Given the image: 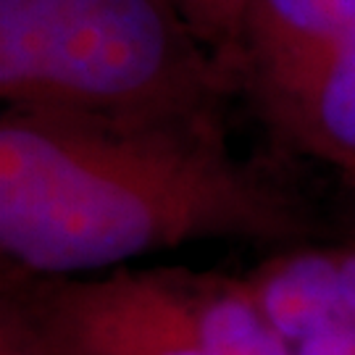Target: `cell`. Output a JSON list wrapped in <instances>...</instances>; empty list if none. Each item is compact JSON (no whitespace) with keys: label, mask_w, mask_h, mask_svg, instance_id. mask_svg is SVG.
<instances>
[{"label":"cell","mask_w":355,"mask_h":355,"mask_svg":"<svg viewBox=\"0 0 355 355\" xmlns=\"http://www.w3.org/2000/svg\"><path fill=\"white\" fill-rule=\"evenodd\" d=\"M287 224L232 155L216 116L103 121L6 108L0 245L45 274H76L203 232Z\"/></svg>","instance_id":"cell-1"},{"label":"cell","mask_w":355,"mask_h":355,"mask_svg":"<svg viewBox=\"0 0 355 355\" xmlns=\"http://www.w3.org/2000/svg\"><path fill=\"white\" fill-rule=\"evenodd\" d=\"M234 82L168 0H0L8 108L177 121L214 116Z\"/></svg>","instance_id":"cell-2"},{"label":"cell","mask_w":355,"mask_h":355,"mask_svg":"<svg viewBox=\"0 0 355 355\" xmlns=\"http://www.w3.org/2000/svg\"><path fill=\"white\" fill-rule=\"evenodd\" d=\"M355 0H250L234 66L263 108L284 98L353 29Z\"/></svg>","instance_id":"cell-3"},{"label":"cell","mask_w":355,"mask_h":355,"mask_svg":"<svg viewBox=\"0 0 355 355\" xmlns=\"http://www.w3.org/2000/svg\"><path fill=\"white\" fill-rule=\"evenodd\" d=\"M266 114L303 150L355 177V24Z\"/></svg>","instance_id":"cell-4"},{"label":"cell","mask_w":355,"mask_h":355,"mask_svg":"<svg viewBox=\"0 0 355 355\" xmlns=\"http://www.w3.org/2000/svg\"><path fill=\"white\" fill-rule=\"evenodd\" d=\"M258 308L284 340L303 343L337 321V258L300 255L271 271Z\"/></svg>","instance_id":"cell-5"},{"label":"cell","mask_w":355,"mask_h":355,"mask_svg":"<svg viewBox=\"0 0 355 355\" xmlns=\"http://www.w3.org/2000/svg\"><path fill=\"white\" fill-rule=\"evenodd\" d=\"M198 345L205 355H290L261 308L240 295H218L198 311Z\"/></svg>","instance_id":"cell-6"},{"label":"cell","mask_w":355,"mask_h":355,"mask_svg":"<svg viewBox=\"0 0 355 355\" xmlns=\"http://www.w3.org/2000/svg\"><path fill=\"white\" fill-rule=\"evenodd\" d=\"M168 3L237 71L234 53H237L242 19L250 0H168Z\"/></svg>","instance_id":"cell-7"},{"label":"cell","mask_w":355,"mask_h":355,"mask_svg":"<svg viewBox=\"0 0 355 355\" xmlns=\"http://www.w3.org/2000/svg\"><path fill=\"white\" fill-rule=\"evenodd\" d=\"M297 355H355V324L331 321L300 343Z\"/></svg>","instance_id":"cell-8"},{"label":"cell","mask_w":355,"mask_h":355,"mask_svg":"<svg viewBox=\"0 0 355 355\" xmlns=\"http://www.w3.org/2000/svg\"><path fill=\"white\" fill-rule=\"evenodd\" d=\"M153 355H205L203 347L198 345V324H195V331L184 334V337H179V340H174V343L164 345L161 350H155Z\"/></svg>","instance_id":"cell-9"},{"label":"cell","mask_w":355,"mask_h":355,"mask_svg":"<svg viewBox=\"0 0 355 355\" xmlns=\"http://www.w3.org/2000/svg\"><path fill=\"white\" fill-rule=\"evenodd\" d=\"M353 324H355V305H353Z\"/></svg>","instance_id":"cell-10"}]
</instances>
